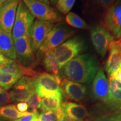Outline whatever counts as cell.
<instances>
[{
	"instance_id": "b9f144b4",
	"label": "cell",
	"mask_w": 121,
	"mask_h": 121,
	"mask_svg": "<svg viewBox=\"0 0 121 121\" xmlns=\"http://www.w3.org/2000/svg\"></svg>"
},
{
	"instance_id": "d6a6232c",
	"label": "cell",
	"mask_w": 121,
	"mask_h": 121,
	"mask_svg": "<svg viewBox=\"0 0 121 121\" xmlns=\"http://www.w3.org/2000/svg\"><path fill=\"white\" fill-rule=\"evenodd\" d=\"M16 108L20 112H25L28 110V105L26 102H19L16 104Z\"/></svg>"
},
{
	"instance_id": "7a4b0ae2",
	"label": "cell",
	"mask_w": 121,
	"mask_h": 121,
	"mask_svg": "<svg viewBox=\"0 0 121 121\" xmlns=\"http://www.w3.org/2000/svg\"><path fill=\"white\" fill-rule=\"evenodd\" d=\"M61 78L51 73H38L33 78L35 91L41 98H63Z\"/></svg>"
},
{
	"instance_id": "836d02e7",
	"label": "cell",
	"mask_w": 121,
	"mask_h": 121,
	"mask_svg": "<svg viewBox=\"0 0 121 121\" xmlns=\"http://www.w3.org/2000/svg\"><path fill=\"white\" fill-rule=\"evenodd\" d=\"M14 61L15 60H10L3 55L2 54L0 53V66H3L4 65L9 64V63H11Z\"/></svg>"
},
{
	"instance_id": "ba28073f",
	"label": "cell",
	"mask_w": 121,
	"mask_h": 121,
	"mask_svg": "<svg viewBox=\"0 0 121 121\" xmlns=\"http://www.w3.org/2000/svg\"><path fill=\"white\" fill-rule=\"evenodd\" d=\"M54 24L45 21L36 20L31 25L29 32L30 43L33 52L35 53L45 42Z\"/></svg>"
},
{
	"instance_id": "8992f818",
	"label": "cell",
	"mask_w": 121,
	"mask_h": 121,
	"mask_svg": "<svg viewBox=\"0 0 121 121\" xmlns=\"http://www.w3.org/2000/svg\"><path fill=\"white\" fill-rule=\"evenodd\" d=\"M30 13L38 20L51 23L60 22L62 17L56 9L37 0H22Z\"/></svg>"
},
{
	"instance_id": "6da1fadb",
	"label": "cell",
	"mask_w": 121,
	"mask_h": 121,
	"mask_svg": "<svg viewBox=\"0 0 121 121\" xmlns=\"http://www.w3.org/2000/svg\"><path fill=\"white\" fill-rule=\"evenodd\" d=\"M99 69L96 57L93 54H81L66 63L60 69V76L69 81L90 84Z\"/></svg>"
},
{
	"instance_id": "ffe728a7",
	"label": "cell",
	"mask_w": 121,
	"mask_h": 121,
	"mask_svg": "<svg viewBox=\"0 0 121 121\" xmlns=\"http://www.w3.org/2000/svg\"><path fill=\"white\" fill-rule=\"evenodd\" d=\"M43 64L48 72L57 78H61L60 76V69L54 54V50L45 52L43 56Z\"/></svg>"
},
{
	"instance_id": "ab89813d",
	"label": "cell",
	"mask_w": 121,
	"mask_h": 121,
	"mask_svg": "<svg viewBox=\"0 0 121 121\" xmlns=\"http://www.w3.org/2000/svg\"><path fill=\"white\" fill-rule=\"evenodd\" d=\"M119 43H120V46L121 48V39H119Z\"/></svg>"
},
{
	"instance_id": "52a82bcc",
	"label": "cell",
	"mask_w": 121,
	"mask_h": 121,
	"mask_svg": "<svg viewBox=\"0 0 121 121\" xmlns=\"http://www.w3.org/2000/svg\"><path fill=\"white\" fill-rule=\"evenodd\" d=\"M103 23L113 38L121 39V0H117L107 10Z\"/></svg>"
},
{
	"instance_id": "5b68a950",
	"label": "cell",
	"mask_w": 121,
	"mask_h": 121,
	"mask_svg": "<svg viewBox=\"0 0 121 121\" xmlns=\"http://www.w3.org/2000/svg\"><path fill=\"white\" fill-rule=\"evenodd\" d=\"M34 20L35 17L21 0L18 5L12 30L13 39L29 36L30 28Z\"/></svg>"
},
{
	"instance_id": "8d00e7d4",
	"label": "cell",
	"mask_w": 121,
	"mask_h": 121,
	"mask_svg": "<svg viewBox=\"0 0 121 121\" xmlns=\"http://www.w3.org/2000/svg\"><path fill=\"white\" fill-rule=\"evenodd\" d=\"M49 1L50 2V4L54 6V5H56V4L57 2H58L59 0H49Z\"/></svg>"
},
{
	"instance_id": "2e32d148",
	"label": "cell",
	"mask_w": 121,
	"mask_h": 121,
	"mask_svg": "<svg viewBox=\"0 0 121 121\" xmlns=\"http://www.w3.org/2000/svg\"><path fill=\"white\" fill-rule=\"evenodd\" d=\"M110 108L121 111V82L109 76V94L105 103Z\"/></svg>"
},
{
	"instance_id": "cb8c5ba5",
	"label": "cell",
	"mask_w": 121,
	"mask_h": 121,
	"mask_svg": "<svg viewBox=\"0 0 121 121\" xmlns=\"http://www.w3.org/2000/svg\"><path fill=\"white\" fill-rule=\"evenodd\" d=\"M22 78L19 75L0 72V86L4 90H8Z\"/></svg>"
},
{
	"instance_id": "3957f363",
	"label": "cell",
	"mask_w": 121,
	"mask_h": 121,
	"mask_svg": "<svg viewBox=\"0 0 121 121\" xmlns=\"http://www.w3.org/2000/svg\"><path fill=\"white\" fill-rule=\"evenodd\" d=\"M85 40L80 37H75L66 40L54 49V54L60 69L72 59L86 49Z\"/></svg>"
},
{
	"instance_id": "e0dca14e",
	"label": "cell",
	"mask_w": 121,
	"mask_h": 121,
	"mask_svg": "<svg viewBox=\"0 0 121 121\" xmlns=\"http://www.w3.org/2000/svg\"><path fill=\"white\" fill-rule=\"evenodd\" d=\"M0 53L10 60H16L14 39L11 33H8L0 29Z\"/></svg>"
},
{
	"instance_id": "f1b7e54d",
	"label": "cell",
	"mask_w": 121,
	"mask_h": 121,
	"mask_svg": "<svg viewBox=\"0 0 121 121\" xmlns=\"http://www.w3.org/2000/svg\"><path fill=\"white\" fill-rule=\"evenodd\" d=\"M94 121H121V113L104 115L97 118Z\"/></svg>"
},
{
	"instance_id": "e575fe53",
	"label": "cell",
	"mask_w": 121,
	"mask_h": 121,
	"mask_svg": "<svg viewBox=\"0 0 121 121\" xmlns=\"http://www.w3.org/2000/svg\"><path fill=\"white\" fill-rule=\"evenodd\" d=\"M60 121H80L78 119L73 118L69 116H68L66 114H65L64 112H62V114L61 117L60 118Z\"/></svg>"
},
{
	"instance_id": "f35d334b",
	"label": "cell",
	"mask_w": 121,
	"mask_h": 121,
	"mask_svg": "<svg viewBox=\"0 0 121 121\" xmlns=\"http://www.w3.org/2000/svg\"><path fill=\"white\" fill-rule=\"evenodd\" d=\"M7 1H8V0H0V4H2V3L6 2Z\"/></svg>"
},
{
	"instance_id": "ac0fdd59",
	"label": "cell",
	"mask_w": 121,
	"mask_h": 121,
	"mask_svg": "<svg viewBox=\"0 0 121 121\" xmlns=\"http://www.w3.org/2000/svg\"><path fill=\"white\" fill-rule=\"evenodd\" d=\"M0 72L30 78H34L39 73L34 70L32 67H26L20 64L19 62H16L15 60L11 63L0 66Z\"/></svg>"
},
{
	"instance_id": "d4e9b609",
	"label": "cell",
	"mask_w": 121,
	"mask_h": 121,
	"mask_svg": "<svg viewBox=\"0 0 121 121\" xmlns=\"http://www.w3.org/2000/svg\"><path fill=\"white\" fill-rule=\"evenodd\" d=\"M41 100L42 98L38 95L34 90L26 102L28 105V112L31 113H38V110L40 109Z\"/></svg>"
},
{
	"instance_id": "4dcf8cb0",
	"label": "cell",
	"mask_w": 121,
	"mask_h": 121,
	"mask_svg": "<svg viewBox=\"0 0 121 121\" xmlns=\"http://www.w3.org/2000/svg\"><path fill=\"white\" fill-rule=\"evenodd\" d=\"M39 114V113H31L16 119L14 121H38Z\"/></svg>"
},
{
	"instance_id": "d6986e66",
	"label": "cell",
	"mask_w": 121,
	"mask_h": 121,
	"mask_svg": "<svg viewBox=\"0 0 121 121\" xmlns=\"http://www.w3.org/2000/svg\"><path fill=\"white\" fill-rule=\"evenodd\" d=\"M61 108L65 114L78 120L84 121L88 116V113L84 106L75 103H63Z\"/></svg>"
},
{
	"instance_id": "603a6c76",
	"label": "cell",
	"mask_w": 121,
	"mask_h": 121,
	"mask_svg": "<svg viewBox=\"0 0 121 121\" xmlns=\"http://www.w3.org/2000/svg\"><path fill=\"white\" fill-rule=\"evenodd\" d=\"M66 21L69 25L73 28L81 29H88L90 26L78 15L72 12H69L66 15Z\"/></svg>"
},
{
	"instance_id": "d590c367",
	"label": "cell",
	"mask_w": 121,
	"mask_h": 121,
	"mask_svg": "<svg viewBox=\"0 0 121 121\" xmlns=\"http://www.w3.org/2000/svg\"><path fill=\"white\" fill-rule=\"evenodd\" d=\"M37 1H38L39 2H41L42 3H43V4H48V5H50V4H51L49 0H37Z\"/></svg>"
},
{
	"instance_id": "4316f807",
	"label": "cell",
	"mask_w": 121,
	"mask_h": 121,
	"mask_svg": "<svg viewBox=\"0 0 121 121\" xmlns=\"http://www.w3.org/2000/svg\"><path fill=\"white\" fill-rule=\"evenodd\" d=\"M76 0H59L56 4V7L60 13L63 14H67L70 12Z\"/></svg>"
},
{
	"instance_id": "5bb4252c",
	"label": "cell",
	"mask_w": 121,
	"mask_h": 121,
	"mask_svg": "<svg viewBox=\"0 0 121 121\" xmlns=\"http://www.w3.org/2000/svg\"><path fill=\"white\" fill-rule=\"evenodd\" d=\"M60 86L65 96L76 102L82 100L86 94V87L80 83L63 79Z\"/></svg>"
},
{
	"instance_id": "83f0119b",
	"label": "cell",
	"mask_w": 121,
	"mask_h": 121,
	"mask_svg": "<svg viewBox=\"0 0 121 121\" xmlns=\"http://www.w3.org/2000/svg\"><path fill=\"white\" fill-rule=\"evenodd\" d=\"M117 0H91L95 6L102 10H107L114 4Z\"/></svg>"
},
{
	"instance_id": "9a60e30c",
	"label": "cell",
	"mask_w": 121,
	"mask_h": 121,
	"mask_svg": "<svg viewBox=\"0 0 121 121\" xmlns=\"http://www.w3.org/2000/svg\"><path fill=\"white\" fill-rule=\"evenodd\" d=\"M109 54L105 65V71L111 75L121 64V48L119 40H113L109 47Z\"/></svg>"
},
{
	"instance_id": "4fadbf2b",
	"label": "cell",
	"mask_w": 121,
	"mask_h": 121,
	"mask_svg": "<svg viewBox=\"0 0 121 121\" xmlns=\"http://www.w3.org/2000/svg\"><path fill=\"white\" fill-rule=\"evenodd\" d=\"M92 92L96 99L105 103L108 98L109 82L102 68H99L94 78Z\"/></svg>"
},
{
	"instance_id": "8fae6325",
	"label": "cell",
	"mask_w": 121,
	"mask_h": 121,
	"mask_svg": "<svg viewBox=\"0 0 121 121\" xmlns=\"http://www.w3.org/2000/svg\"><path fill=\"white\" fill-rule=\"evenodd\" d=\"M21 0H8L0 4V29L8 33H11L16 14V11Z\"/></svg>"
},
{
	"instance_id": "30bf717a",
	"label": "cell",
	"mask_w": 121,
	"mask_h": 121,
	"mask_svg": "<svg viewBox=\"0 0 121 121\" xmlns=\"http://www.w3.org/2000/svg\"><path fill=\"white\" fill-rule=\"evenodd\" d=\"M14 44L18 62L26 67H32L35 61L29 36L14 39Z\"/></svg>"
},
{
	"instance_id": "f546056e",
	"label": "cell",
	"mask_w": 121,
	"mask_h": 121,
	"mask_svg": "<svg viewBox=\"0 0 121 121\" xmlns=\"http://www.w3.org/2000/svg\"><path fill=\"white\" fill-rule=\"evenodd\" d=\"M11 102L10 93L2 87L0 90V107L6 105Z\"/></svg>"
},
{
	"instance_id": "74e56055",
	"label": "cell",
	"mask_w": 121,
	"mask_h": 121,
	"mask_svg": "<svg viewBox=\"0 0 121 121\" xmlns=\"http://www.w3.org/2000/svg\"><path fill=\"white\" fill-rule=\"evenodd\" d=\"M0 121H10L7 120V119H4V118H2L0 117Z\"/></svg>"
},
{
	"instance_id": "9c48e42d",
	"label": "cell",
	"mask_w": 121,
	"mask_h": 121,
	"mask_svg": "<svg viewBox=\"0 0 121 121\" xmlns=\"http://www.w3.org/2000/svg\"><path fill=\"white\" fill-rule=\"evenodd\" d=\"M90 37L95 49L103 58L109 49L110 43L114 40L113 36L105 27L99 25L91 29Z\"/></svg>"
},
{
	"instance_id": "7402d4cb",
	"label": "cell",
	"mask_w": 121,
	"mask_h": 121,
	"mask_svg": "<svg viewBox=\"0 0 121 121\" xmlns=\"http://www.w3.org/2000/svg\"><path fill=\"white\" fill-rule=\"evenodd\" d=\"M62 98H43L40 104V109L42 112H57L61 109Z\"/></svg>"
},
{
	"instance_id": "44dd1931",
	"label": "cell",
	"mask_w": 121,
	"mask_h": 121,
	"mask_svg": "<svg viewBox=\"0 0 121 121\" xmlns=\"http://www.w3.org/2000/svg\"><path fill=\"white\" fill-rule=\"evenodd\" d=\"M31 114L28 112H20L15 105H6L0 107V117L6 119L16 120L24 116Z\"/></svg>"
},
{
	"instance_id": "60d3db41",
	"label": "cell",
	"mask_w": 121,
	"mask_h": 121,
	"mask_svg": "<svg viewBox=\"0 0 121 121\" xmlns=\"http://www.w3.org/2000/svg\"><path fill=\"white\" fill-rule=\"evenodd\" d=\"M1 88H2V87H1V86H0V90H1Z\"/></svg>"
},
{
	"instance_id": "277c9868",
	"label": "cell",
	"mask_w": 121,
	"mask_h": 121,
	"mask_svg": "<svg viewBox=\"0 0 121 121\" xmlns=\"http://www.w3.org/2000/svg\"><path fill=\"white\" fill-rule=\"evenodd\" d=\"M74 33L73 30L68 28L65 24L59 23L54 25L45 42L37 51L38 58L43 56L48 51L54 50L71 37Z\"/></svg>"
},
{
	"instance_id": "484cf974",
	"label": "cell",
	"mask_w": 121,
	"mask_h": 121,
	"mask_svg": "<svg viewBox=\"0 0 121 121\" xmlns=\"http://www.w3.org/2000/svg\"><path fill=\"white\" fill-rule=\"evenodd\" d=\"M62 114V108L57 112H45L39 114L38 121H60Z\"/></svg>"
},
{
	"instance_id": "7c38bea8",
	"label": "cell",
	"mask_w": 121,
	"mask_h": 121,
	"mask_svg": "<svg viewBox=\"0 0 121 121\" xmlns=\"http://www.w3.org/2000/svg\"><path fill=\"white\" fill-rule=\"evenodd\" d=\"M33 78L22 76L15 84L9 92L11 102H26L31 94L34 91Z\"/></svg>"
},
{
	"instance_id": "1f68e13d",
	"label": "cell",
	"mask_w": 121,
	"mask_h": 121,
	"mask_svg": "<svg viewBox=\"0 0 121 121\" xmlns=\"http://www.w3.org/2000/svg\"><path fill=\"white\" fill-rule=\"evenodd\" d=\"M109 76L112 77L114 80L121 82V64L120 65V66Z\"/></svg>"
}]
</instances>
